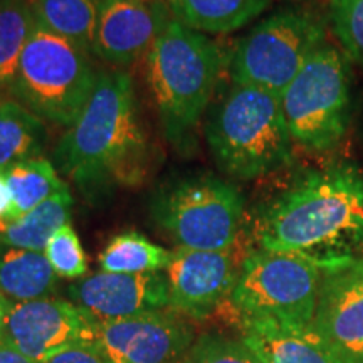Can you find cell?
Wrapping results in <instances>:
<instances>
[{
  "label": "cell",
  "instance_id": "1",
  "mask_svg": "<svg viewBox=\"0 0 363 363\" xmlns=\"http://www.w3.org/2000/svg\"><path fill=\"white\" fill-rule=\"evenodd\" d=\"M152 158L131 76L99 71L84 110L52 150L54 167L94 197L143 184Z\"/></svg>",
  "mask_w": 363,
  "mask_h": 363
},
{
  "label": "cell",
  "instance_id": "2",
  "mask_svg": "<svg viewBox=\"0 0 363 363\" xmlns=\"http://www.w3.org/2000/svg\"><path fill=\"white\" fill-rule=\"evenodd\" d=\"M256 240L321 269L363 257V174L353 163H335L303 175L264 207Z\"/></svg>",
  "mask_w": 363,
  "mask_h": 363
},
{
  "label": "cell",
  "instance_id": "3",
  "mask_svg": "<svg viewBox=\"0 0 363 363\" xmlns=\"http://www.w3.org/2000/svg\"><path fill=\"white\" fill-rule=\"evenodd\" d=\"M224 56L206 34L172 17L147 54V81L167 140L185 148L206 115Z\"/></svg>",
  "mask_w": 363,
  "mask_h": 363
},
{
  "label": "cell",
  "instance_id": "4",
  "mask_svg": "<svg viewBox=\"0 0 363 363\" xmlns=\"http://www.w3.org/2000/svg\"><path fill=\"white\" fill-rule=\"evenodd\" d=\"M206 138L217 167L239 180L271 174L293 157L281 98L252 86L227 91L208 116Z\"/></svg>",
  "mask_w": 363,
  "mask_h": 363
},
{
  "label": "cell",
  "instance_id": "5",
  "mask_svg": "<svg viewBox=\"0 0 363 363\" xmlns=\"http://www.w3.org/2000/svg\"><path fill=\"white\" fill-rule=\"evenodd\" d=\"M96 79L88 51L35 19L9 93L45 123L69 128L89 101Z\"/></svg>",
  "mask_w": 363,
  "mask_h": 363
},
{
  "label": "cell",
  "instance_id": "6",
  "mask_svg": "<svg viewBox=\"0 0 363 363\" xmlns=\"http://www.w3.org/2000/svg\"><path fill=\"white\" fill-rule=\"evenodd\" d=\"M352 76L350 59L333 44L313 54L279 96L293 143L326 152L342 142L352 123Z\"/></svg>",
  "mask_w": 363,
  "mask_h": 363
},
{
  "label": "cell",
  "instance_id": "7",
  "mask_svg": "<svg viewBox=\"0 0 363 363\" xmlns=\"http://www.w3.org/2000/svg\"><path fill=\"white\" fill-rule=\"evenodd\" d=\"M150 211L179 247L230 251L242 224L244 197L219 177L195 175L157 190Z\"/></svg>",
  "mask_w": 363,
  "mask_h": 363
},
{
  "label": "cell",
  "instance_id": "8",
  "mask_svg": "<svg viewBox=\"0 0 363 363\" xmlns=\"http://www.w3.org/2000/svg\"><path fill=\"white\" fill-rule=\"evenodd\" d=\"M325 44L326 24L318 13L284 9L254 26L235 44L230 78L234 84L252 86L281 96Z\"/></svg>",
  "mask_w": 363,
  "mask_h": 363
},
{
  "label": "cell",
  "instance_id": "9",
  "mask_svg": "<svg viewBox=\"0 0 363 363\" xmlns=\"http://www.w3.org/2000/svg\"><path fill=\"white\" fill-rule=\"evenodd\" d=\"M321 274L323 269L308 257L257 249L240 262L229 303L240 320L311 325Z\"/></svg>",
  "mask_w": 363,
  "mask_h": 363
},
{
  "label": "cell",
  "instance_id": "10",
  "mask_svg": "<svg viewBox=\"0 0 363 363\" xmlns=\"http://www.w3.org/2000/svg\"><path fill=\"white\" fill-rule=\"evenodd\" d=\"M99 321L62 298L13 303L4 340L35 363L74 343H94Z\"/></svg>",
  "mask_w": 363,
  "mask_h": 363
},
{
  "label": "cell",
  "instance_id": "11",
  "mask_svg": "<svg viewBox=\"0 0 363 363\" xmlns=\"http://www.w3.org/2000/svg\"><path fill=\"white\" fill-rule=\"evenodd\" d=\"M194 340L187 321L163 310L101 321L94 345L110 363H182Z\"/></svg>",
  "mask_w": 363,
  "mask_h": 363
},
{
  "label": "cell",
  "instance_id": "12",
  "mask_svg": "<svg viewBox=\"0 0 363 363\" xmlns=\"http://www.w3.org/2000/svg\"><path fill=\"white\" fill-rule=\"evenodd\" d=\"M313 326L343 363H363V257L323 267Z\"/></svg>",
  "mask_w": 363,
  "mask_h": 363
},
{
  "label": "cell",
  "instance_id": "13",
  "mask_svg": "<svg viewBox=\"0 0 363 363\" xmlns=\"http://www.w3.org/2000/svg\"><path fill=\"white\" fill-rule=\"evenodd\" d=\"M163 274L169 288V310L203 320L229 299L239 267L230 251L177 247Z\"/></svg>",
  "mask_w": 363,
  "mask_h": 363
},
{
  "label": "cell",
  "instance_id": "14",
  "mask_svg": "<svg viewBox=\"0 0 363 363\" xmlns=\"http://www.w3.org/2000/svg\"><path fill=\"white\" fill-rule=\"evenodd\" d=\"M163 0H103L93 52L115 66L147 56L170 22Z\"/></svg>",
  "mask_w": 363,
  "mask_h": 363
},
{
  "label": "cell",
  "instance_id": "15",
  "mask_svg": "<svg viewBox=\"0 0 363 363\" xmlns=\"http://www.w3.org/2000/svg\"><path fill=\"white\" fill-rule=\"evenodd\" d=\"M67 296L99 323L169 310V288L163 272L99 271L72 283Z\"/></svg>",
  "mask_w": 363,
  "mask_h": 363
},
{
  "label": "cell",
  "instance_id": "16",
  "mask_svg": "<svg viewBox=\"0 0 363 363\" xmlns=\"http://www.w3.org/2000/svg\"><path fill=\"white\" fill-rule=\"evenodd\" d=\"M242 340L264 363H343L311 325L240 320Z\"/></svg>",
  "mask_w": 363,
  "mask_h": 363
},
{
  "label": "cell",
  "instance_id": "17",
  "mask_svg": "<svg viewBox=\"0 0 363 363\" xmlns=\"http://www.w3.org/2000/svg\"><path fill=\"white\" fill-rule=\"evenodd\" d=\"M174 17L202 34H229L261 16L272 0H169Z\"/></svg>",
  "mask_w": 363,
  "mask_h": 363
},
{
  "label": "cell",
  "instance_id": "18",
  "mask_svg": "<svg viewBox=\"0 0 363 363\" xmlns=\"http://www.w3.org/2000/svg\"><path fill=\"white\" fill-rule=\"evenodd\" d=\"M57 274L44 252L26 249H0V293L12 303L51 296Z\"/></svg>",
  "mask_w": 363,
  "mask_h": 363
},
{
  "label": "cell",
  "instance_id": "19",
  "mask_svg": "<svg viewBox=\"0 0 363 363\" xmlns=\"http://www.w3.org/2000/svg\"><path fill=\"white\" fill-rule=\"evenodd\" d=\"M72 203V194L66 185L21 219L0 225V246L44 252L52 235L69 224Z\"/></svg>",
  "mask_w": 363,
  "mask_h": 363
},
{
  "label": "cell",
  "instance_id": "20",
  "mask_svg": "<svg viewBox=\"0 0 363 363\" xmlns=\"http://www.w3.org/2000/svg\"><path fill=\"white\" fill-rule=\"evenodd\" d=\"M48 143V125L16 99L0 103V172L38 158Z\"/></svg>",
  "mask_w": 363,
  "mask_h": 363
},
{
  "label": "cell",
  "instance_id": "21",
  "mask_svg": "<svg viewBox=\"0 0 363 363\" xmlns=\"http://www.w3.org/2000/svg\"><path fill=\"white\" fill-rule=\"evenodd\" d=\"M103 0H34L35 19L45 29L93 52Z\"/></svg>",
  "mask_w": 363,
  "mask_h": 363
},
{
  "label": "cell",
  "instance_id": "22",
  "mask_svg": "<svg viewBox=\"0 0 363 363\" xmlns=\"http://www.w3.org/2000/svg\"><path fill=\"white\" fill-rule=\"evenodd\" d=\"M2 174L6 177L12 197V207L6 224L21 219L27 212L66 187L54 163L43 157L17 163Z\"/></svg>",
  "mask_w": 363,
  "mask_h": 363
},
{
  "label": "cell",
  "instance_id": "23",
  "mask_svg": "<svg viewBox=\"0 0 363 363\" xmlns=\"http://www.w3.org/2000/svg\"><path fill=\"white\" fill-rule=\"evenodd\" d=\"M172 251L152 242L143 234L128 230L118 234L99 252L98 264L104 272L145 274L163 272L169 266Z\"/></svg>",
  "mask_w": 363,
  "mask_h": 363
},
{
  "label": "cell",
  "instance_id": "24",
  "mask_svg": "<svg viewBox=\"0 0 363 363\" xmlns=\"http://www.w3.org/2000/svg\"><path fill=\"white\" fill-rule=\"evenodd\" d=\"M34 24L33 4L27 0H0V89L11 88Z\"/></svg>",
  "mask_w": 363,
  "mask_h": 363
},
{
  "label": "cell",
  "instance_id": "25",
  "mask_svg": "<svg viewBox=\"0 0 363 363\" xmlns=\"http://www.w3.org/2000/svg\"><path fill=\"white\" fill-rule=\"evenodd\" d=\"M182 363H264L242 338L206 333L194 340Z\"/></svg>",
  "mask_w": 363,
  "mask_h": 363
},
{
  "label": "cell",
  "instance_id": "26",
  "mask_svg": "<svg viewBox=\"0 0 363 363\" xmlns=\"http://www.w3.org/2000/svg\"><path fill=\"white\" fill-rule=\"evenodd\" d=\"M330 22L342 51L363 67V0H330Z\"/></svg>",
  "mask_w": 363,
  "mask_h": 363
},
{
  "label": "cell",
  "instance_id": "27",
  "mask_svg": "<svg viewBox=\"0 0 363 363\" xmlns=\"http://www.w3.org/2000/svg\"><path fill=\"white\" fill-rule=\"evenodd\" d=\"M45 259L62 279H81L88 272V259L78 233L69 224L62 225L44 249Z\"/></svg>",
  "mask_w": 363,
  "mask_h": 363
},
{
  "label": "cell",
  "instance_id": "28",
  "mask_svg": "<svg viewBox=\"0 0 363 363\" xmlns=\"http://www.w3.org/2000/svg\"><path fill=\"white\" fill-rule=\"evenodd\" d=\"M43 363H110L94 343H74L54 353Z\"/></svg>",
  "mask_w": 363,
  "mask_h": 363
},
{
  "label": "cell",
  "instance_id": "29",
  "mask_svg": "<svg viewBox=\"0 0 363 363\" xmlns=\"http://www.w3.org/2000/svg\"><path fill=\"white\" fill-rule=\"evenodd\" d=\"M0 363H35L22 355L19 350L9 345L6 340H0Z\"/></svg>",
  "mask_w": 363,
  "mask_h": 363
},
{
  "label": "cell",
  "instance_id": "30",
  "mask_svg": "<svg viewBox=\"0 0 363 363\" xmlns=\"http://www.w3.org/2000/svg\"><path fill=\"white\" fill-rule=\"evenodd\" d=\"M11 207H12L11 190L7 187L6 177H4L2 172H0V225H4L7 222Z\"/></svg>",
  "mask_w": 363,
  "mask_h": 363
},
{
  "label": "cell",
  "instance_id": "31",
  "mask_svg": "<svg viewBox=\"0 0 363 363\" xmlns=\"http://www.w3.org/2000/svg\"><path fill=\"white\" fill-rule=\"evenodd\" d=\"M13 303L11 299H7L0 293V340H4V333H6V325H7V318L9 313L12 310Z\"/></svg>",
  "mask_w": 363,
  "mask_h": 363
},
{
  "label": "cell",
  "instance_id": "32",
  "mask_svg": "<svg viewBox=\"0 0 363 363\" xmlns=\"http://www.w3.org/2000/svg\"><path fill=\"white\" fill-rule=\"evenodd\" d=\"M4 101V99H2V91H0V103H2Z\"/></svg>",
  "mask_w": 363,
  "mask_h": 363
}]
</instances>
